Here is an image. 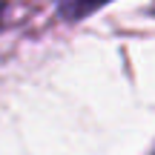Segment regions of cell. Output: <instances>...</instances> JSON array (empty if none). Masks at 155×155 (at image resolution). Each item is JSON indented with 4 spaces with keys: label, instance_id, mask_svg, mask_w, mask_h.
<instances>
[{
    "label": "cell",
    "instance_id": "1",
    "mask_svg": "<svg viewBox=\"0 0 155 155\" xmlns=\"http://www.w3.org/2000/svg\"><path fill=\"white\" fill-rule=\"evenodd\" d=\"M109 3H115V0H52L58 20H63V23H81Z\"/></svg>",
    "mask_w": 155,
    "mask_h": 155
},
{
    "label": "cell",
    "instance_id": "2",
    "mask_svg": "<svg viewBox=\"0 0 155 155\" xmlns=\"http://www.w3.org/2000/svg\"><path fill=\"white\" fill-rule=\"evenodd\" d=\"M12 23H15V6L12 0H0V32H6Z\"/></svg>",
    "mask_w": 155,
    "mask_h": 155
}]
</instances>
